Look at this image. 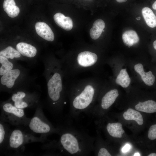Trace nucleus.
<instances>
[{
	"label": "nucleus",
	"mask_w": 156,
	"mask_h": 156,
	"mask_svg": "<svg viewBox=\"0 0 156 156\" xmlns=\"http://www.w3.org/2000/svg\"><path fill=\"white\" fill-rule=\"evenodd\" d=\"M119 95L117 90H112L106 93L101 99V108L106 110L109 108L114 102Z\"/></svg>",
	"instance_id": "9"
},
{
	"label": "nucleus",
	"mask_w": 156,
	"mask_h": 156,
	"mask_svg": "<svg viewBox=\"0 0 156 156\" xmlns=\"http://www.w3.org/2000/svg\"><path fill=\"white\" fill-rule=\"evenodd\" d=\"M16 50L22 55L29 57H34L37 53L36 48L30 44L21 42L16 45Z\"/></svg>",
	"instance_id": "11"
},
{
	"label": "nucleus",
	"mask_w": 156,
	"mask_h": 156,
	"mask_svg": "<svg viewBox=\"0 0 156 156\" xmlns=\"http://www.w3.org/2000/svg\"><path fill=\"white\" fill-rule=\"evenodd\" d=\"M136 19L137 20H140V16L137 17V18H136Z\"/></svg>",
	"instance_id": "30"
},
{
	"label": "nucleus",
	"mask_w": 156,
	"mask_h": 156,
	"mask_svg": "<svg viewBox=\"0 0 156 156\" xmlns=\"http://www.w3.org/2000/svg\"><path fill=\"white\" fill-rule=\"evenodd\" d=\"M21 54L12 47L9 46L0 52V55L8 59H13L20 57Z\"/></svg>",
	"instance_id": "21"
},
{
	"label": "nucleus",
	"mask_w": 156,
	"mask_h": 156,
	"mask_svg": "<svg viewBox=\"0 0 156 156\" xmlns=\"http://www.w3.org/2000/svg\"><path fill=\"white\" fill-rule=\"evenodd\" d=\"M57 127L60 138L56 148L63 154L72 156H89L94 151L95 138L83 129L71 125L68 120Z\"/></svg>",
	"instance_id": "1"
},
{
	"label": "nucleus",
	"mask_w": 156,
	"mask_h": 156,
	"mask_svg": "<svg viewBox=\"0 0 156 156\" xmlns=\"http://www.w3.org/2000/svg\"><path fill=\"white\" fill-rule=\"evenodd\" d=\"M20 73V70L18 69H12L8 71L1 77V83L3 85H5L8 88H12Z\"/></svg>",
	"instance_id": "8"
},
{
	"label": "nucleus",
	"mask_w": 156,
	"mask_h": 156,
	"mask_svg": "<svg viewBox=\"0 0 156 156\" xmlns=\"http://www.w3.org/2000/svg\"><path fill=\"white\" fill-rule=\"evenodd\" d=\"M152 8L153 9L156 10V1H155L153 3L152 5Z\"/></svg>",
	"instance_id": "25"
},
{
	"label": "nucleus",
	"mask_w": 156,
	"mask_h": 156,
	"mask_svg": "<svg viewBox=\"0 0 156 156\" xmlns=\"http://www.w3.org/2000/svg\"><path fill=\"white\" fill-rule=\"evenodd\" d=\"M148 156H156V153H152L148 155Z\"/></svg>",
	"instance_id": "28"
},
{
	"label": "nucleus",
	"mask_w": 156,
	"mask_h": 156,
	"mask_svg": "<svg viewBox=\"0 0 156 156\" xmlns=\"http://www.w3.org/2000/svg\"><path fill=\"white\" fill-rule=\"evenodd\" d=\"M124 118L127 120L135 121L139 125L143 123V117L140 112L131 108L128 109L123 114Z\"/></svg>",
	"instance_id": "19"
},
{
	"label": "nucleus",
	"mask_w": 156,
	"mask_h": 156,
	"mask_svg": "<svg viewBox=\"0 0 156 156\" xmlns=\"http://www.w3.org/2000/svg\"><path fill=\"white\" fill-rule=\"evenodd\" d=\"M142 13L146 24L149 27L154 28L156 27V16L150 8H144L142 9Z\"/></svg>",
	"instance_id": "18"
},
{
	"label": "nucleus",
	"mask_w": 156,
	"mask_h": 156,
	"mask_svg": "<svg viewBox=\"0 0 156 156\" xmlns=\"http://www.w3.org/2000/svg\"><path fill=\"white\" fill-rule=\"evenodd\" d=\"M0 120V150L3 151L7 143L11 130L8 125Z\"/></svg>",
	"instance_id": "12"
},
{
	"label": "nucleus",
	"mask_w": 156,
	"mask_h": 156,
	"mask_svg": "<svg viewBox=\"0 0 156 156\" xmlns=\"http://www.w3.org/2000/svg\"><path fill=\"white\" fill-rule=\"evenodd\" d=\"M105 27V23L103 20L101 19L96 20L90 31L91 38L93 40L98 38L101 35Z\"/></svg>",
	"instance_id": "17"
},
{
	"label": "nucleus",
	"mask_w": 156,
	"mask_h": 156,
	"mask_svg": "<svg viewBox=\"0 0 156 156\" xmlns=\"http://www.w3.org/2000/svg\"><path fill=\"white\" fill-rule=\"evenodd\" d=\"M1 109L0 120L13 125L27 127L31 118L26 116L24 109L16 107L11 102L3 103Z\"/></svg>",
	"instance_id": "4"
},
{
	"label": "nucleus",
	"mask_w": 156,
	"mask_h": 156,
	"mask_svg": "<svg viewBox=\"0 0 156 156\" xmlns=\"http://www.w3.org/2000/svg\"></svg>",
	"instance_id": "31"
},
{
	"label": "nucleus",
	"mask_w": 156,
	"mask_h": 156,
	"mask_svg": "<svg viewBox=\"0 0 156 156\" xmlns=\"http://www.w3.org/2000/svg\"><path fill=\"white\" fill-rule=\"evenodd\" d=\"M148 137L151 140L156 139V124L152 125L149 129Z\"/></svg>",
	"instance_id": "23"
},
{
	"label": "nucleus",
	"mask_w": 156,
	"mask_h": 156,
	"mask_svg": "<svg viewBox=\"0 0 156 156\" xmlns=\"http://www.w3.org/2000/svg\"><path fill=\"white\" fill-rule=\"evenodd\" d=\"M54 21L59 27L66 31H70L73 27V21L69 17H66L62 14L58 12L53 16Z\"/></svg>",
	"instance_id": "10"
},
{
	"label": "nucleus",
	"mask_w": 156,
	"mask_h": 156,
	"mask_svg": "<svg viewBox=\"0 0 156 156\" xmlns=\"http://www.w3.org/2000/svg\"><path fill=\"white\" fill-rule=\"evenodd\" d=\"M27 127L33 134H38L47 138L53 133L58 134L59 133L58 127H55L47 118L40 105L36 107Z\"/></svg>",
	"instance_id": "3"
},
{
	"label": "nucleus",
	"mask_w": 156,
	"mask_h": 156,
	"mask_svg": "<svg viewBox=\"0 0 156 156\" xmlns=\"http://www.w3.org/2000/svg\"><path fill=\"white\" fill-rule=\"evenodd\" d=\"M116 1L119 3H123L126 1L127 0H116Z\"/></svg>",
	"instance_id": "27"
},
{
	"label": "nucleus",
	"mask_w": 156,
	"mask_h": 156,
	"mask_svg": "<svg viewBox=\"0 0 156 156\" xmlns=\"http://www.w3.org/2000/svg\"><path fill=\"white\" fill-rule=\"evenodd\" d=\"M0 63L1 66L0 68V75L3 76L7 72L12 69L13 64L8 58L0 55Z\"/></svg>",
	"instance_id": "22"
},
{
	"label": "nucleus",
	"mask_w": 156,
	"mask_h": 156,
	"mask_svg": "<svg viewBox=\"0 0 156 156\" xmlns=\"http://www.w3.org/2000/svg\"><path fill=\"white\" fill-rule=\"evenodd\" d=\"M98 59L97 55L95 53L88 51L80 53L77 56L79 64L83 67L92 66L95 64Z\"/></svg>",
	"instance_id": "6"
},
{
	"label": "nucleus",
	"mask_w": 156,
	"mask_h": 156,
	"mask_svg": "<svg viewBox=\"0 0 156 156\" xmlns=\"http://www.w3.org/2000/svg\"><path fill=\"white\" fill-rule=\"evenodd\" d=\"M135 109L139 111L147 113L156 112V101L149 100L143 102H139L135 106Z\"/></svg>",
	"instance_id": "16"
},
{
	"label": "nucleus",
	"mask_w": 156,
	"mask_h": 156,
	"mask_svg": "<svg viewBox=\"0 0 156 156\" xmlns=\"http://www.w3.org/2000/svg\"><path fill=\"white\" fill-rule=\"evenodd\" d=\"M153 46L154 49L156 50V40L154 41L153 43Z\"/></svg>",
	"instance_id": "26"
},
{
	"label": "nucleus",
	"mask_w": 156,
	"mask_h": 156,
	"mask_svg": "<svg viewBox=\"0 0 156 156\" xmlns=\"http://www.w3.org/2000/svg\"><path fill=\"white\" fill-rule=\"evenodd\" d=\"M106 128L108 134L113 138H120L125 132L122 124L120 122H109L106 125Z\"/></svg>",
	"instance_id": "13"
},
{
	"label": "nucleus",
	"mask_w": 156,
	"mask_h": 156,
	"mask_svg": "<svg viewBox=\"0 0 156 156\" xmlns=\"http://www.w3.org/2000/svg\"><path fill=\"white\" fill-rule=\"evenodd\" d=\"M134 68L135 71L140 75L141 79L146 85L151 86L154 84L156 78L151 71L145 72L143 65L140 63L135 65Z\"/></svg>",
	"instance_id": "7"
},
{
	"label": "nucleus",
	"mask_w": 156,
	"mask_h": 156,
	"mask_svg": "<svg viewBox=\"0 0 156 156\" xmlns=\"http://www.w3.org/2000/svg\"><path fill=\"white\" fill-rule=\"evenodd\" d=\"M35 28L37 34L43 38L49 41L54 40V33L50 27L45 23L37 22Z\"/></svg>",
	"instance_id": "5"
},
{
	"label": "nucleus",
	"mask_w": 156,
	"mask_h": 156,
	"mask_svg": "<svg viewBox=\"0 0 156 156\" xmlns=\"http://www.w3.org/2000/svg\"><path fill=\"white\" fill-rule=\"evenodd\" d=\"M3 7L4 11L11 18L17 16L20 12V9L16 5L14 0H4Z\"/></svg>",
	"instance_id": "15"
},
{
	"label": "nucleus",
	"mask_w": 156,
	"mask_h": 156,
	"mask_svg": "<svg viewBox=\"0 0 156 156\" xmlns=\"http://www.w3.org/2000/svg\"><path fill=\"white\" fill-rule=\"evenodd\" d=\"M122 37L124 44L129 47L137 43L139 40V38L137 33L132 30L126 31L122 34Z\"/></svg>",
	"instance_id": "14"
},
{
	"label": "nucleus",
	"mask_w": 156,
	"mask_h": 156,
	"mask_svg": "<svg viewBox=\"0 0 156 156\" xmlns=\"http://www.w3.org/2000/svg\"><path fill=\"white\" fill-rule=\"evenodd\" d=\"M131 148V146L130 144H127L122 148V152L124 153H126Z\"/></svg>",
	"instance_id": "24"
},
{
	"label": "nucleus",
	"mask_w": 156,
	"mask_h": 156,
	"mask_svg": "<svg viewBox=\"0 0 156 156\" xmlns=\"http://www.w3.org/2000/svg\"><path fill=\"white\" fill-rule=\"evenodd\" d=\"M28 129L18 127L12 130L6 145L3 151L19 153L24 146L34 142H45L47 138L41 136L37 137Z\"/></svg>",
	"instance_id": "2"
},
{
	"label": "nucleus",
	"mask_w": 156,
	"mask_h": 156,
	"mask_svg": "<svg viewBox=\"0 0 156 156\" xmlns=\"http://www.w3.org/2000/svg\"><path fill=\"white\" fill-rule=\"evenodd\" d=\"M134 156H140V155L139 153H136L133 155Z\"/></svg>",
	"instance_id": "29"
},
{
	"label": "nucleus",
	"mask_w": 156,
	"mask_h": 156,
	"mask_svg": "<svg viewBox=\"0 0 156 156\" xmlns=\"http://www.w3.org/2000/svg\"><path fill=\"white\" fill-rule=\"evenodd\" d=\"M131 81L126 69H121L116 79V83L124 88L127 87Z\"/></svg>",
	"instance_id": "20"
}]
</instances>
